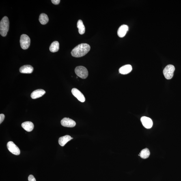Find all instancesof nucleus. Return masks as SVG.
I'll return each mask as SVG.
<instances>
[{
	"mask_svg": "<svg viewBox=\"0 0 181 181\" xmlns=\"http://www.w3.org/2000/svg\"><path fill=\"white\" fill-rule=\"evenodd\" d=\"M141 120L142 124L145 128L149 129L152 127L153 122L150 118L146 116H143L141 117Z\"/></svg>",
	"mask_w": 181,
	"mask_h": 181,
	"instance_id": "8",
	"label": "nucleus"
},
{
	"mask_svg": "<svg viewBox=\"0 0 181 181\" xmlns=\"http://www.w3.org/2000/svg\"><path fill=\"white\" fill-rule=\"evenodd\" d=\"M5 118V116L3 114H1L0 115V124H1V123L3 122Z\"/></svg>",
	"mask_w": 181,
	"mask_h": 181,
	"instance_id": "21",
	"label": "nucleus"
},
{
	"mask_svg": "<svg viewBox=\"0 0 181 181\" xmlns=\"http://www.w3.org/2000/svg\"><path fill=\"white\" fill-rule=\"evenodd\" d=\"M22 126L26 131L30 132L33 130L34 125L32 122H26L22 123Z\"/></svg>",
	"mask_w": 181,
	"mask_h": 181,
	"instance_id": "15",
	"label": "nucleus"
},
{
	"mask_svg": "<svg viewBox=\"0 0 181 181\" xmlns=\"http://www.w3.org/2000/svg\"><path fill=\"white\" fill-rule=\"evenodd\" d=\"M128 30V27L127 25H123L121 26L117 31V35L120 38L124 37L126 34Z\"/></svg>",
	"mask_w": 181,
	"mask_h": 181,
	"instance_id": "10",
	"label": "nucleus"
},
{
	"mask_svg": "<svg viewBox=\"0 0 181 181\" xmlns=\"http://www.w3.org/2000/svg\"><path fill=\"white\" fill-rule=\"evenodd\" d=\"M150 154V152L149 149L148 148H145L141 151L139 156H140L142 158L146 159L149 157Z\"/></svg>",
	"mask_w": 181,
	"mask_h": 181,
	"instance_id": "19",
	"label": "nucleus"
},
{
	"mask_svg": "<svg viewBox=\"0 0 181 181\" xmlns=\"http://www.w3.org/2000/svg\"><path fill=\"white\" fill-rule=\"evenodd\" d=\"M72 92L73 95L78 100L82 102L85 101V98L83 94L77 89L73 88L72 89Z\"/></svg>",
	"mask_w": 181,
	"mask_h": 181,
	"instance_id": "9",
	"label": "nucleus"
},
{
	"mask_svg": "<svg viewBox=\"0 0 181 181\" xmlns=\"http://www.w3.org/2000/svg\"><path fill=\"white\" fill-rule=\"evenodd\" d=\"M34 68L32 66L29 65H26L20 67V72L23 74H31Z\"/></svg>",
	"mask_w": 181,
	"mask_h": 181,
	"instance_id": "12",
	"label": "nucleus"
},
{
	"mask_svg": "<svg viewBox=\"0 0 181 181\" xmlns=\"http://www.w3.org/2000/svg\"><path fill=\"white\" fill-rule=\"evenodd\" d=\"M28 179L29 181H36V179L32 175H30Z\"/></svg>",
	"mask_w": 181,
	"mask_h": 181,
	"instance_id": "20",
	"label": "nucleus"
},
{
	"mask_svg": "<svg viewBox=\"0 0 181 181\" xmlns=\"http://www.w3.org/2000/svg\"><path fill=\"white\" fill-rule=\"evenodd\" d=\"M132 70V67L131 65H127L123 66L119 69V72L120 74H126L129 73Z\"/></svg>",
	"mask_w": 181,
	"mask_h": 181,
	"instance_id": "13",
	"label": "nucleus"
},
{
	"mask_svg": "<svg viewBox=\"0 0 181 181\" xmlns=\"http://www.w3.org/2000/svg\"><path fill=\"white\" fill-rule=\"evenodd\" d=\"M75 72L77 76L83 79H86L88 76V71L83 66L76 67L75 69Z\"/></svg>",
	"mask_w": 181,
	"mask_h": 181,
	"instance_id": "4",
	"label": "nucleus"
},
{
	"mask_svg": "<svg viewBox=\"0 0 181 181\" xmlns=\"http://www.w3.org/2000/svg\"><path fill=\"white\" fill-rule=\"evenodd\" d=\"M7 149L12 154L18 155L20 154V151L19 148L14 144L13 142L10 141L7 143Z\"/></svg>",
	"mask_w": 181,
	"mask_h": 181,
	"instance_id": "6",
	"label": "nucleus"
},
{
	"mask_svg": "<svg viewBox=\"0 0 181 181\" xmlns=\"http://www.w3.org/2000/svg\"><path fill=\"white\" fill-rule=\"evenodd\" d=\"M46 92L43 90L38 89L34 91L31 93V96L33 99H36L41 97L45 94Z\"/></svg>",
	"mask_w": 181,
	"mask_h": 181,
	"instance_id": "11",
	"label": "nucleus"
},
{
	"mask_svg": "<svg viewBox=\"0 0 181 181\" xmlns=\"http://www.w3.org/2000/svg\"><path fill=\"white\" fill-rule=\"evenodd\" d=\"M59 49V43L57 41H54L51 44L49 47L50 51L52 53H55Z\"/></svg>",
	"mask_w": 181,
	"mask_h": 181,
	"instance_id": "16",
	"label": "nucleus"
},
{
	"mask_svg": "<svg viewBox=\"0 0 181 181\" xmlns=\"http://www.w3.org/2000/svg\"><path fill=\"white\" fill-rule=\"evenodd\" d=\"M39 21L42 25H45L49 21V18L47 15L44 13L41 14L39 18Z\"/></svg>",
	"mask_w": 181,
	"mask_h": 181,
	"instance_id": "18",
	"label": "nucleus"
},
{
	"mask_svg": "<svg viewBox=\"0 0 181 181\" xmlns=\"http://www.w3.org/2000/svg\"><path fill=\"white\" fill-rule=\"evenodd\" d=\"M20 43L22 49H27L29 47L30 44V39L27 35H22L20 36Z\"/></svg>",
	"mask_w": 181,
	"mask_h": 181,
	"instance_id": "5",
	"label": "nucleus"
},
{
	"mask_svg": "<svg viewBox=\"0 0 181 181\" xmlns=\"http://www.w3.org/2000/svg\"><path fill=\"white\" fill-rule=\"evenodd\" d=\"M175 70L174 66L171 65H167L163 70V73L166 79L170 80L172 78Z\"/></svg>",
	"mask_w": 181,
	"mask_h": 181,
	"instance_id": "3",
	"label": "nucleus"
},
{
	"mask_svg": "<svg viewBox=\"0 0 181 181\" xmlns=\"http://www.w3.org/2000/svg\"><path fill=\"white\" fill-rule=\"evenodd\" d=\"M9 24L8 18L6 16L4 17L0 22V34L2 36H6L9 29Z\"/></svg>",
	"mask_w": 181,
	"mask_h": 181,
	"instance_id": "2",
	"label": "nucleus"
},
{
	"mask_svg": "<svg viewBox=\"0 0 181 181\" xmlns=\"http://www.w3.org/2000/svg\"><path fill=\"white\" fill-rule=\"evenodd\" d=\"M90 46L86 43H82L74 48L72 50L71 55L75 57H83L86 55L90 50Z\"/></svg>",
	"mask_w": 181,
	"mask_h": 181,
	"instance_id": "1",
	"label": "nucleus"
},
{
	"mask_svg": "<svg viewBox=\"0 0 181 181\" xmlns=\"http://www.w3.org/2000/svg\"><path fill=\"white\" fill-rule=\"evenodd\" d=\"M61 125L66 127L73 128L76 125L75 121L70 118H63L61 121Z\"/></svg>",
	"mask_w": 181,
	"mask_h": 181,
	"instance_id": "7",
	"label": "nucleus"
},
{
	"mask_svg": "<svg viewBox=\"0 0 181 181\" xmlns=\"http://www.w3.org/2000/svg\"><path fill=\"white\" fill-rule=\"evenodd\" d=\"M77 26L79 30V32L81 35L83 34L85 32V28L81 20H79L77 22Z\"/></svg>",
	"mask_w": 181,
	"mask_h": 181,
	"instance_id": "17",
	"label": "nucleus"
},
{
	"mask_svg": "<svg viewBox=\"0 0 181 181\" xmlns=\"http://www.w3.org/2000/svg\"><path fill=\"white\" fill-rule=\"evenodd\" d=\"M52 3L55 5H59L61 1L60 0H52Z\"/></svg>",
	"mask_w": 181,
	"mask_h": 181,
	"instance_id": "22",
	"label": "nucleus"
},
{
	"mask_svg": "<svg viewBox=\"0 0 181 181\" xmlns=\"http://www.w3.org/2000/svg\"><path fill=\"white\" fill-rule=\"evenodd\" d=\"M73 138L70 137V136L66 135L59 138V144L61 146H64V145L70 141Z\"/></svg>",
	"mask_w": 181,
	"mask_h": 181,
	"instance_id": "14",
	"label": "nucleus"
}]
</instances>
